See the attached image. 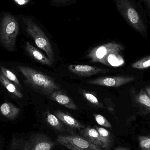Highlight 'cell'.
<instances>
[{"mask_svg": "<svg viewBox=\"0 0 150 150\" xmlns=\"http://www.w3.org/2000/svg\"><path fill=\"white\" fill-rule=\"evenodd\" d=\"M44 117L47 122L54 129L59 132L65 131V128L62 122L56 115L49 111H46L44 114Z\"/></svg>", "mask_w": 150, "mask_h": 150, "instance_id": "cell-18", "label": "cell"}, {"mask_svg": "<svg viewBox=\"0 0 150 150\" xmlns=\"http://www.w3.org/2000/svg\"><path fill=\"white\" fill-rule=\"evenodd\" d=\"M17 69L24 77L25 83L42 95L49 97L54 91L60 90L54 79L41 72L25 66H18Z\"/></svg>", "mask_w": 150, "mask_h": 150, "instance_id": "cell-2", "label": "cell"}, {"mask_svg": "<svg viewBox=\"0 0 150 150\" xmlns=\"http://www.w3.org/2000/svg\"><path fill=\"white\" fill-rule=\"evenodd\" d=\"M68 69L75 74L84 76L105 74L108 71L101 68L83 65H70L68 66Z\"/></svg>", "mask_w": 150, "mask_h": 150, "instance_id": "cell-9", "label": "cell"}, {"mask_svg": "<svg viewBox=\"0 0 150 150\" xmlns=\"http://www.w3.org/2000/svg\"><path fill=\"white\" fill-rule=\"evenodd\" d=\"M137 102L150 112V98L145 92L142 91L137 96Z\"/></svg>", "mask_w": 150, "mask_h": 150, "instance_id": "cell-20", "label": "cell"}, {"mask_svg": "<svg viewBox=\"0 0 150 150\" xmlns=\"http://www.w3.org/2000/svg\"><path fill=\"white\" fill-rule=\"evenodd\" d=\"M55 115L62 122L71 128L79 130L85 127V126L83 124L79 122L70 115L65 112L57 111L55 112Z\"/></svg>", "mask_w": 150, "mask_h": 150, "instance_id": "cell-13", "label": "cell"}, {"mask_svg": "<svg viewBox=\"0 0 150 150\" xmlns=\"http://www.w3.org/2000/svg\"><path fill=\"white\" fill-rule=\"evenodd\" d=\"M135 79V77L132 76H104L91 79L87 81L86 83L100 86L118 87L130 83Z\"/></svg>", "mask_w": 150, "mask_h": 150, "instance_id": "cell-8", "label": "cell"}, {"mask_svg": "<svg viewBox=\"0 0 150 150\" xmlns=\"http://www.w3.org/2000/svg\"><path fill=\"white\" fill-rule=\"evenodd\" d=\"M15 2L19 5H24L28 4L30 0H14Z\"/></svg>", "mask_w": 150, "mask_h": 150, "instance_id": "cell-26", "label": "cell"}, {"mask_svg": "<svg viewBox=\"0 0 150 150\" xmlns=\"http://www.w3.org/2000/svg\"><path fill=\"white\" fill-rule=\"evenodd\" d=\"M54 145L55 143L43 133H14L5 150H51Z\"/></svg>", "mask_w": 150, "mask_h": 150, "instance_id": "cell-1", "label": "cell"}, {"mask_svg": "<svg viewBox=\"0 0 150 150\" xmlns=\"http://www.w3.org/2000/svg\"><path fill=\"white\" fill-rule=\"evenodd\" d=\"M18 32L19 26L16 19L11 15L4 17L0 25V42L6 50L10 52L16 50Z\"/></svg>", "mask_w": 150, "mask_h": 150, "instance_id": "cell-3", "label": "cell"}, {"mask_svg": "<svg viewBox=\"0 0 150 150\" xmlns=\"http://www.w3.org/2000/svg\"><path fill=\"white\" fill-rule=\"evenodd\" d=\"M0 71L5 77L7 78L8 79L16 84L19 88L22 87V86H21V83H20L17 77L10 70L7 69L3 66H0Z\"/></svg>", "mask_w": 150, "mask_h": 150, "instance_id": "cell-19", "label": "cell"}, {"mask_svg": "<svg viewBox=\"0 0 150 150\" xmlns=\"http://www.w3.org/2000/svg\"><path fill=\"white\" fill-rule=\"evenodd\" d=\"M83 137L98 147H101L99 134L95 128L87 126L84 128L79 130Z\"/></svg>", "mask_w": 150, "mask_h": 150, "instance_id": "cell-14", "label": "cell"}, {"mask_svg": "<svg viewBox=\"0 0 150 150\" xmlns=\"http://www.w3.org/2000/svg\"><path fill=\"white\" fill-rule=\"evenodd\" d=\"M139 147L142 150H150V135L138 137Z\"/></svg>", "mask_w": 150, "mask_h": 150, "instance_id": "cell-23", "label": "cell"}, {"mask_svg": "<svg viewBox=\"0 0 150 150\" xmlns=\"http://www.w3.org/2000/svg\"><path fill=\"white\" fill-rule=\"evenodd\" d=\"M124 49L120 44L110 42L96 47L93 48L87 54L86 57L94 63H103L106 57L114 52H120Z\"/></svg>", "mask_w": 150, "mask_h": 150, "instance_id": "cell-7", "label": "cell"}, {"mask_svg": "<svg viewBox=\"0 0 150 150\" xmlns=\"http://www.w3.org/2000/svg\"><path fill=\"white\" fill-rule=\"evenodd\" d=\"M125 63L124 59L119 52H114L108 54L104 60L102 64L109 67H119Z\"/></svg>", "mask_w": 150, "mask_h": 150, "instance_id": "cell-16", "label": "cell"}, {"mask_svg": "<svg viewBox=\"0 0 150 150\" xmlns=\"http://www.w3.org/2000/svg\"><path fill=\"white\" fill-rule=\"evenodd\" d=\"M54 2L55 3L59 4L61 3L67 1L68 0H53Z\"/></svg>", "mask_w": 150, "mask_h": 150, "instance_id": "cell-29", "label": "cell"}, {"mask_svg": "<svg viewBox=\"0 0 150 150\" xmlns=\"http://www.w3.org/2000/svg\"><path fill=\"white\" fill-rule=\"evenodd\" d=\"M144 1H145V2H146L148 3L149 7L150 8V0H144Z\"/></svg>", "mask_w": 150, "mask_h": 150, "instance_id": "cell-30", "label": "cell"}, {"mask_svg": "<svg viewBox=\"0 0 150 150\" xmlns=\"http://www.w3.org/2000/svg\"><path fill=\"white\" fill-rule=\"evenodd\" d=\"M93 116L96 122L99 125L108 128L112 127V125H111L110 122L103 115L100 114H94L93 115Z\"/></svg>", "mask_w": 150, "mask_h": 150, "instance_id": "cell-24", "label": "cell"}, {"mask_svg": "<svg viewBox=\"0 0 150 150\" xmlns=\"http://www.w3.org/2000/svg\"><path fill=\"white\" fill-rule=\"evenodd\" d=\"M82 94L84 98L91 104L98 108H105L104 105L99 101L98 100L92 93L86 91L82 92Z\"/></svg>", "mask_w": 150, "mask_h": 150, "instance_id": "cell-21", "label": "cell"}, {"mask_svg": "<svg viewBox=\"0 0 150 150\" xmlns=\"http://www.w3.org/2000/svg\"><path fill=\"white\" fill-rule=\"evenodd\" d=\"M57 142L71 150H100V147L90 142L83 137L76 135H59Z\"/></svg>", "mask_w": 150, "mask_h": 150, "instance_id": "cell-6", "label": "cell"}, {"mask_svg": "<svg viewBox=\"0 0 150 150\" xmlns=\"http://www.w3.org/2000/svg\"><path fill=\"white\" fill-rule=\"evenodd\" d=\"M49 99L57 102L65 107L72 110H76L78 106L72 98L60 90L54 91L50 96Z\"/></svg>", "mask_w": 150, "mask_h": 150, "instance_id": "cell-10", "label": "cell"}, {"mask_svg": "<svg viewBox=\"0 0 150 150\" xmlns=\"http://www.w3.org/2000/svg\"><path fill=\"white\" fill-rule=\"evenodd\" d=\"M94 128L98 130L99 134L101 148L109 149L113 142L112 137L111 133L105 129L101 127L95 126Z\"/></svg>", "mask_w": 150, "mask_h": 150, "instance_id": "cell-17", "label": "cell"}, {"mask_svg": "<svg viewBox=\"0 0 150 150\" xmlns=\"http://www.w3.org/2000/svg\"><path fill=\"white\" fill-rule=\"evenodd\" d=\"M145 92L150 98V86H148L145 88Z\"/></svg>", "mask_w": 150, "mask_h": 150, "instance_id": "cell-28", "label": "cell"}, {"mask_svg": "<svg viewBox=\"0 0 150 150\" xmlns=\"http://www.w3.org/2000/svg\"><path fill=\"white\" fill-rule=\"evenodd\" d=\"M105 150H109L106 149ZM112 150H129V149L127 147H119L118 148H116V149H114Z\"/></svg>", "mask_w": 150, "mask_h": 150, "instance_id": "cell-27", "label": "cell"}, {"mask_svg": "<svg viewBox=\"0 0 150 150\" xmlns=\"http://www.w3.org/2000/svg\"><path fill=\"white\" fill-rule=\"evenodd\" d=\"M115 2L118 10L127 22L140 33H146V25L134 4L130 0H115Z\"/></svg>", "mask_w": 150, "mask_h": 150, "instance_id": "cell-4", "label": "cell"}, {"mask_svg": "<svg viewBox=\"0 0 150 150\" xmlns=\"http://www.w3.org/2000/svg\"><path fill=\"white\" fill-rule=\"evenodd\" d=\"M24 47L28 54L38 62L49 67L52 66L53 63L50 59L29 42L25 43Z\"/></svg>", "mask_w": 150, "mask_h": 150, "instance_id": "cell-12", "label": "cell"}, {"mask_svg": "<svg viewBox=\"0 0 150 150\" xmlns=\"http://www.w3.org/2000/svg\"><path fill=\"white\" fill-rule=\"evenodd\" d=\"M21 112L20 108L10 102H4L0 106V113L7 120L12 121L16 120Z\"/></svg>", "mask_w": 150, "mask_h": 150, "instance_id": "cell-11", "label": "cell"}, {"mask_svg": "<svg viewBox=\"0 0 150 150\" xmlns=\"http://www.w3.org/2000/svg\"><path fill=\"white\" fill-rule=\"evenodd\" d=\"M0 82L11 94L18 99H22L23 95L19 88L16 84L5 77L0 71Z\"/></svg>", "mask_w": 150, "mask_h": 150, "instance_id": "cell-15", "label": "cell"}, {"mask_svg": "<svg viewBox=\"0 0 150 150\" xmlns=\"http://www.w3.org/2000/svg\"><path fill=\"white\" fill-rule=\"evenodd\" d=\"M133 68L139 69H146L150 67V55L144 57L132 64Z\"/></svg>", "mask_w": 150, "mask_h": 150, "instance_id": "cell-22", "label": "cell"}, {"mask_svg": "<svg viewBox=\"0 0 150 150\" xmlns=\"http://www.w3.org/2000/svg\"><path fill=\"white\" fill-rule=\"evenodd\" d=\"M25 30L29 36L35 41L38 47L44 51L53 63L55 61L54 54L52 44L42 29L34 22L28 18H23Z\"/></svg>", "mask_w": 150, "mask_h": 150, "instance_id": "cell-5", "label": "cell"}, {"mask_svg": "<svg viewBox=\"0 0 150 150\" xmlns=\"http://www.w3.org/2000/svg\"><path fill=\"white\" fill-rule=\"evenodd\" d=\"M5 141L3 137L0 134V150H5Z\"/></svg>", "mask_w": 150, "mask_h": 150, "instance_id": "cell-25", "label": "cell"}]
</instances>
